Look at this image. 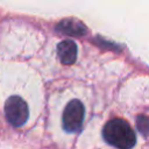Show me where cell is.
Instances as JSON below:
<instances>
[{"label": "cell", "instance_id": "5b68a950", "mask_svg": "<svg viewBox=\"0 0 149 149\" xmlns=\"http://www.w3.org/2000/svg\"><path fill=\"white\" fill-rule=\"evenodd\" d=\"M56 30L69 36H83L86 34V27L76 19H65L56 26Z\"/></svg>", "mask_w": 149, "mask_h": 149}, {"label": "cell", "instance_id": "8992f818", "mask_svg": "<svg viewBox=\"0 0 149 149\" xmlns=\"http://www.w3.org/2000/svg\"><path fill=\"white\" fill-rule=\"evenodd\" d=\"M136 126L143 136H149V116L139 115L136 118Z\"/></svg>", "mask_w": 149, "mask_h": 149}, {"label": "cell", "instance_id": "277c9868", "mask_svg": "<svg viewBox=\"0 0 149 149\" xmlns=\"http://www.w3.org/2000/svg\"><path fill=\"white\" fill-rule=\"evenodd\" d=\"M59 61L65 65H71L77 59V45L71 40H64L57 45Z\"/></svg>", "mask_w": 149, "mask_h": 149}, {"label": "cell", "instance_id": "7a4b0ae2", "mask_svg": "<svg viewBox=\"0 0 149 149\" xmlns=\"http://www.w3.org/2000/svg\"><path fill=\"white\" fill-rule=\"evenodd\" d=\"M5 115L12 126H23L29 116L27 102L19 95L9 97L5 102Z\"/></svg>", "mask_w": 149, "mask_h": 149}, {"label": "cell", "instance_id": "6da1fadb", "mask_svg": "<svg viewBox=\"0 0 149 149\" xmlns=\"http://www.w3.org/2000/svg\"><path fill=\"white\" fill-rule=\"evenodd\" d=\"M102 136L107 143L118 149H130L136 143L134 130L121 119L109 120L102 129Z\"/></svg>", "mask_w": 149, "mask_h": 149}, {"label": "cell", "instance_id": "3957f363", "mask_svg": "<svg viewBox=\"0 0 149 149\" xmlns=\"http://www.w3.org/2000/svg\"><path fill=\"white\" fill-rule=\"evenodd\" d=\"M84 106L80 100L73 99L71 100L64 108L63 112V128L68 133H76L78 132L84 121Z\"/></svg>", "mask_w": 149, "mask_h": 149}]
</instances>
